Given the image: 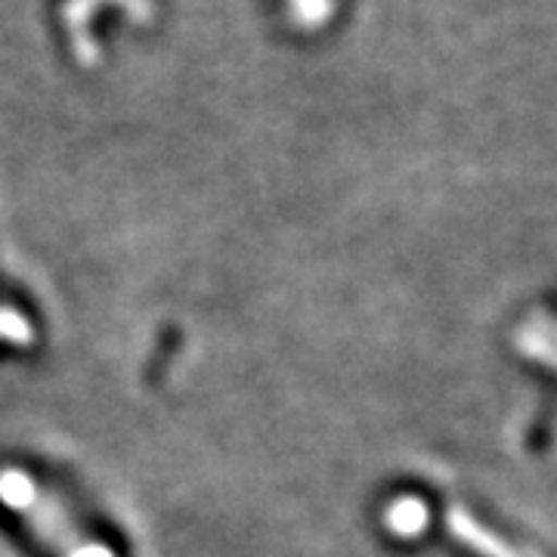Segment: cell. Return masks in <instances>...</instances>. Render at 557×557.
<instances>
[{"mask_svg":"<svg viewBox=\"0 0 557 557\" xmlns=\"http://www.w3.org/2000/svg\"><path fill=\"white\" fill-rule=\"evenodd\" d=\"M0 341H28V325L16 313L0 310Z\"/></svg>","mask_w":557,"mask_h":557,"instance_id":"obj_2","label":"cell"},{"mask_svg":"<svg viewBox=\"0 0 557 557\" xmlns=\"http://www.w3.org/2000/svg\"><path fill=\"white\" fill-rule=\"evenodd\" d=\"M0 496L10 508H16L20 515H25L28 527L35 530H60V523L65 515H53V523L47 520L44 508H40V490L32 486V480H25L22 474H3L0 478ZM47 545L62 557H112L109 552H102L100 545H90L78 536V530L69 527V520L62 523V533H47Z\"/></svg>","mask_w":557,"mask_h":557,"instance_id":"obj_1","label":"cell"}]
</instances>
